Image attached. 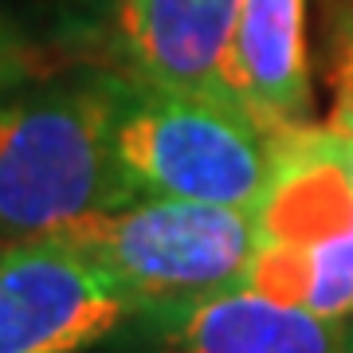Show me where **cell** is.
<instances>
[{"mask_svg":"<svg viewBox=\"0 0 353 353\" xmlns=\"http://www.w3.org/2000/svg\"><path fill=\"white\" fill-rule=\"evenodd\" d=\"M130 314L122 287L67 236L0 243V353H79Z\"/></svg>","mask_w":353,"mask_h":353,"instance_id":"5","label":"cell"},{"mask_svg":"<svg viewBox=\"0 0 353 353\" xmlns=\"http://www.w3.org/2000/svg\"><path fill=\"white\" fill-rule=\"evenodd\" d=\"M259 252L248 287L303 306L318 318L353 322V169L330 126L290 130L287 153L263 204Z\"/></svg>","mask_w":353,"mask_h":353,"instance_id":"3","label":"cell"},{"mask_svg":"<svg viewBox=\"0 0 353 353\" xmlns=\"http://www.w3.org/2000/svg\"><path fill=\"white\" fill-rule=\"evenodd\" d=\"M240 0H114L110 39L122 75L224 99V67Z\"/></svg>","mask_w":353,"mask_h":353,"instance_id":"6","label":"cell"},{"mask_svg":"<svg viewBox=\"0 0 353 353\" xmlns=\"http://www.w3.org/2000/svg\"><path fill=\"white\" fill-rule=\"evenodd\" d=\"M287 141L290 130L255 118L232 99L145 87L130 75L114 114V161L134 201L176 196L259 208Z\"/></svg>","mask_w":353,"mask_h":353,"instance_id":"2","label":"cell"},{"mask_svg":"<svg viewBox=\"0 0 353 353\" xmlns=\"http://www.w3.org/2000/svg\"><path fill=\"white\" fill-rule=\"evenodd\" d=\"M330 83H334V102H330V118L326 126L338 134V138L353 141V16L345 32L338 39V55H334V71H330Z\"/></svg>","mask_w":353,"mask_h":353,"instance_id":"9","label":"cell"},{"mask_svg":"<svg viewBox=\"0 0 353 353\" xmlns=\"http://www.w3.org/2000/svg\"><path fill=\"white\" fill-rule=\"evenodd\" d=\"M150 353H350V326L252 287L141 310Z\"/></svg>","mask_w":353,"mask_h":353,"instance_id":"7","label":"cell"},{"mask_svg":"<svg viewBox=\"0 0 353 353\" xmlns=\"http://www.w3.org/2000/svg\"><path fill=\"white\" fill-rule=\"evenodd\" d=\"M59 236L83 248L122 287L134 314L248 287L259 252L255 208L176 196H138Z\"/></svg>","mask_w":353,"mask_h":353,"instance_id":"4","label":"cell"},{"mask_svg":"<svg viewBox=\"0 0 353 353\" xmlns=\"http://www.w3.org/2000/svg\"><path fill=\"white\" fill-rule=\"evenodd\" d=\"M350 353H353V322H350Z\"/></svg>","mask_w":353,"mask_h":353,"instance_id":"12","label":"cell"},{"mask_svg":"<svg viewBox=\"0 0 353 353\" xmlns=\"http://www.w3.org/2000/svg\"><path fill=\"white\" fill-rule=\"evenodd\" d=\"M224 99L271 126H310L306 0H240L224 67Z\"/></svg>","mask_w":353,"mask_h":353,"instance_id":"8","label":"cell"},{"mask_svg":"<svg viewBox=\"0 0 353 353\" xmlns=\"http://www.w3.org/2000/svg\"><path fill=\"white\" fill-rule=\"evenodd\" d=\"M341 145H345V161H350V169H353V141H350V138H341Z\"/></svg>","mask_w":353,"mask_h":353,"instance_id":"10","label":"cell"},{"mask_svg":"<svg viewBox=\"0 0 353 353\" xmlns=\"http://www.w3.org/2000/svg\"><path fill=\"white\" fill-rule=\"evenodd\" d=\"M126 75H59L0 87V243L51 236L134 201L114 161Z\"/></svg>","mask_w":353,"mask_h":353,"instance_id":"1","label":"cell"},{"mask_svg":"<svg viewBox=\"0 0 353 353\" xmlns=\"http://www.w3.org/2000/svg\"><path fill=\"white\" fill-rule=\"evenodd\" d=\"M71 4H114V0H71Z\"/></svg>","mask_w":353,"mask_h":353,"instance_id":"11","label":"cell"}]
</instances>
